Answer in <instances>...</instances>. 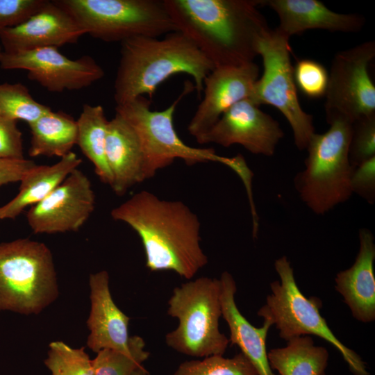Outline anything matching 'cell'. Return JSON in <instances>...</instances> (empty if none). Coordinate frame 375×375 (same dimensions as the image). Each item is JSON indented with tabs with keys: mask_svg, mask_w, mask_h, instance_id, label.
Returning <instances> with one entry per match:
<instances>
[{
	"mask_svg": "<svg viewBox=\"0 0 375 375\" xmlns=\"http://www.w3.org/2000/svg\"><path fill=\"white\" fill-rule=\"evenodd\" d=\"M112 218L140 237L151 272L172 271L191 279L208 263L201 246V223L183 201L161 199L142 190L113 208Z\"/></svg>",
	"mask_w": 375,
	"mask_h": 375,
	"instance_id": "1",
	"label": "cell"
},
{
	"mask_svg": "<svg viewBox=\"0 0 375 375\" xmlns=\"http://www.w3.org/2000/svg\"><path fill=\"white\" fill-rule=\"evenodd\" d=\"M176 31L188 37L213 65L253 62L270 29L260 0H163Z\"/></svg>",
	"mask_w": 375,
	"mask_h": 375,
	"instance_id": "2",
	"label": "cell"
},
{
	"mask_svg": "<svg viewBox=\"0 0 375 375\" xmlns=\"http://www.w3.org/2000/svg\"><path fill=\"white\" fill-rule=\"evenodd\" d=\"M120 44L114 81L116 106L144 95L152 98L161 83L179 74L193 78L200 96L205 78L215 68L197 47L178 31L162 38L134 37Z\"/></svg>",
	"mask_w": 375,
	"mask_h": 375,
	"instance_id": "3",
	"label": "cell"
},
{
	"mask_svg": "<svg viewBox=\"0 0 375 375\" xmlns=\"http://www.w3.org/2000/svg\"><path fill=\"white\" fill-rule=\"evenodd\" d=\"M192 89L188 82L177 99L160 111L152 110L150 101L144 97L116 106V113L132 126L138 137L144 158L146 180L176 159H181L188 165L207 162L222 163L238 175L245 189L250 188L253 173L242 155L222 156L213 149L190 147L178 136L174 126V111L178 103Z\"/></svg>",
	"mask_w": 375,
	"mask_h": 375,
	"instance_id": "4",
	"label": "cell"
},
{
	"mask_svg": "<svg viewBox=\"0 0 375 375\" xmlns=\"http://www.w3.org/2000/svg\"><path fill=\"white\" fill-rule=\"evenodd\" d=\"M58 294L53 255L45 244L29 238L0 243V311L38 315Z\"/></svg>",
	"mask_w": 375,
	"mask_h": 375,
	"instance_id": "5",
	"label": "cell"
},
{
	"mask_svg": "<svg viewBox=\"0 0 375 375\" xmlns=\"http://www.w3.org/2000/svg\"><path fill=\"white\" fill-rule=\"evenodd\" d=\"M323 133H314L306 149L305 168L294 179V188L304 204L323 215L353 194V167L349 158L352 124L335 122Z\"/></svg>",
	"mask_w": 375,
	"mask_h": 375,
	"instance_id": "6",
	"label": "cell"
},
{
	"mask_svg": "<svg viewBox=\"0 0 375 375\" xmlns=\"http://www.w3.org/2000/svg\"><path fill=\"white\" fill-rule=\"evenodd\" d=\"M220 281L201 276L176 287L167 314L178 320L165 342L176 351L195 358L223 356L229 339L219 329L222 317Z\"/></svg>",
	"mask_w": 375,
	"mask_h": 375,
	"instance_id": "7",
	"label": "cell"
},
{
	"mask_svg": "<svg viewBox=\"0 0 375 375\" xmlns=\"http://www.w3.org/2000/svg\"><path fill=\"white\" fill-rule=\"evenodd\" d=\"M274 268L280 281L270 283L271 293L258 315L274 325L281 338L288 341L313 335L334 346L354 375H369L365 362L358 354L339 340L320 314L322 303L317 297L306 298L295 281L290 261L285 256L276 259Z\"/></svg>",
	"mask_w": 375,
	"mask_h": 375,
	"instance_id": "8",
	"label": "cell"
},
{
	"mask_svg": "<svg viewBox=\"0 0 375 375\" xmlns=\"http://www.w3.org/2000/svg\"><path fill=\"white\" fill-rule=\"evenodd\" d=\"M85 34L107 42L176 31L162 1L53 0Z\"/></svg>",
	"mask_w": 375,
	"mask_h": 375,
	"instance_id": "9",
	"label": "cell"
},
{
	"mask_svg": "<svg viewBox=\"0 0 375 375\" xmlns=\"http://www.w3.org/2000/svg\"><path fill=\"white\" fill-rule=\"evenodd\" d=\"M290 38L277 28L269 29L260 40L258 56L263 73L255 83L251 99L255 104L271 105L289 123L299 150L306 149L315 133L313 117L301 108L293 76Z\"/></svg>",
	"mask_w": 375,
	"mask_h": 375,
	"instance_id": "10",
	"label": "cell"
},
{
	"mask_svg": "<svg viewBox=\"0 0 375 375\" xmlns=\"http://www.w3.org/2000/svg\"><path fill=\"white\" fill-rule=\"evenodd\" d=\"M375 57L374 41H366L340 51L333 58L325 94L327 123L352 124L375 114V86L369 66Z\"/></svg>",
	"mask_w": 375,
	"mask_h": 375,
	"instance_id": "11",
	"label": "cell"
},
{
	"mask_svg": "<svg viewBox=\"0 0 375 375\" xmlns=\"http://www.w3.org/2000/svg\"><path fill=\"white\" fill-rule=\"evenodd\" d=\"M0 67L5 70L23 69L30 80L51 92L78 90L101 79L103 69L90 56L73 60L57 47L2 53Z\"/></svg>",
	"mask_w": 375,
	"mask_h": 375,
	"instance_id": "12",
	"label": "cell"
},
{
	"mask_svg": "<svg viewBox=\"0 0 375 375\" xmlns=\"http://www.w3.org/2000/svg\"><path fill=\"white\" fill-rule=\"evenodd\" d=\"M95 195L89 178L78 168L45 199L27 211L35 234L78 231L94 211Z\"/></svg>",
	"mask_w": 375,
	"mask_h": 375,
	"instance_id": "13",
	"label": "cell"
},
{
	"mask_svg": "<svg viewBox=\"0 0 375 375\" xmlns=\"http://www.w3.org/2000/svg\"><path fill=\"white\" fill-rule=\"evenodd\" d=\"M283 137L279 123L245 99L226 110L197 142L224 147L240 144L253 154L272 156Z\"/></svg>",
	"mask_w": 375,
	"mask_h": 375,
	"instance_id": "14",
	"label": "cell"
},
{
	"mask_svg": "<svg viewBox=\"0 0 375 375\" xmlns=\"http://www.w3.org/2000/svg\"><path fill=\"white\" fill-rule=\"evenodd\" d=\"M258 76L254 62L215 67L203 81V97L188 124L189 133L198 140L231 106L249 99Z\"/></svg>",
	"mask_w": 375,
	"mask_h": 375,
	"instance_id": "15",
	"label": "cell"
},
{
	"mask_svg": "<svg viewBox=\"0 0 375 375\" xmlns=\"http://www.w3.org/2000/svg\"><path fill=\"white\" fill-rule=\"evenodd\" d=\"M75 20L53 1L44 6L20 24L0 31L4 53L60 47L74 44L85 35Z\"/></svg>",
	"mask_w": 375,
	"mask_h": 375,
	"instance_id": "16",
	"label": "cell"
},
{
	"mask_svg": "<svg viewBox=\"0 0 375 375\" xmlns=\"http://www.w3.org/2000/svg\"><path fill=\"white\" fill-rule=\"evenodd\" d=\"M106 270L91 274L89 278L90 311L86 324L90 331L87 347L97 353L104 349L131 353L128 324L130 317L115 303Z\"/></svg>",
	"mask_w": 375,
	"mask_h": 375,
	"instance_id": "17",
	"label": "cell"
},
{
	"mask_svg": "<svg viewBox=\"0 0 375 375\" xmlns=\"http://www.w3.org/2000/svg\"><path fill=\"white\" fill-rule=\"evenodd\" d=\"M260 6H267L276 13V28L289 38L310 29L357 33L365 24L361 15L333 12L318 0H260Z\"/></svg>",
	"mask_w": 375,
	"mask_h": 375,
	"instance_id": "18",
	"label": "cell"
},
{
	"mask_svg": "<svg viewBox=\"0 0 375 375\" xmlns=\"http://www.w3.org/2000/svg\"><path fill=\"white\" fill-rule=\"evenodd\" d=\"M359 244L353 264L337 274L335 289L343 297L353 317L369 323L375 319V244L369 230L360 229Z\"/></svg>",
	"mask_w": 375,
	"mask_h": 375,
	"instance_id": "19",
	"label": "cell"
},
{
	"mask_svg": "<svg viewBox=\"0 0 375 375\" xmlns=\"http://www.w3.org/2000/svg\"><path fill=\"white\" fill-rule=\"evenodd\" d=\"M110 187L122 196L134 185L146 180L144 158L138 137L119 114L109 120L106 144Z\"/></svg>",
	"mask_w": 375,
	"mask_h": 375,
	"instance_id": "20",
	"label": "cell"
},
{
	"mask_svg": "<svg viewBox=\"0 0 375 375\" xmlns=\"http://www.w3.org/2000/svg\"><path fill=\"white\" fill-rule=\"evenodd\" d=\"M219 279L222 317L229 328V342L240 349L258 375H278L270 367L266 349L267 333L272 325L264 320L262 326L257 328L253 326L236 305L235 295L237 287L233 276L228 272H224Z\"/></svg>",
	"mask_w": 375,
	"mask_h": 375,
	"instance_id": "21",
	"label": "cell"
},
{
	"mask_svg": "<svg viewBox=\"0 0 375 375\" xmlns=\"http://www.w3.org/2000/svg\"><path fill=\"white\" fill-rule=\"evenodd\" d=\"M81 162V159L71 151L51 165H36L20 181L17 194L0 207V220L15 219L26 208L42 201Z\"/></svg>",
	"mask_w": 375,
	"mask_h": 375,
	"instance_id": "22",
	"label": "cell"
},
{
	"mask_svg": "<svg viewBox=\"0 0 375 375\" xmlns=\"http://www.w3.org/2000/svg\"><path fill=\"white\" fill-rule=\"evenodd\" d=\"M31 132L28 155L63 156L76 144L77 124L71 115L51 110L28 124Z\"/></svg>",
	"mask_w": 375,
	"mask_h": 375,
	"instance_id": "23",
	"label": "cell"
},
{
	"mask_svg": "<svg viewBox=\"0 0 375 375\" xmlns=\"http://www.w3.org/2000/svg\"><path fill=\"white\" fill-rule=\"evenodd\" d=\"M287 342L285 347L267 352L270 367L278 375H325L329 357L325 347L315 345L308 335Z\"/></svg>",
	"mask_w": 375,
	"mask_h": 375,
	"instance_id": "24",
	"label": "cell"
},
{
	"mask_svg": "<svg viewBox=\"0 0 375 375\" xmlns=\"http://www.w3.org/2000/svg\"><path fill=\"white\" fill-rule=\"evenodd\" d=\"M108 122L101 106L85 104L76 120V144L93 164L101 182L110 185L111 174L106 158Z\"/></svg>",
	"mask_w": 375,
	"mask_h": 375,
	"instance_id": "25",
	"label": "cell"
},
{
	"mask_svg": "<svg viewBox=\"0 0 375 375\" xmlns=\"http://www.w3.org/2000/svg\"><path fill=\"white\" fill-rule=\"evenodd\" d=\"M131 353L104 349L100 350L92 360L94 375H131L149 357L145 350V342L139 335L129 338Z\"/></svg>",
	"mask_w": 375,
	"mask_h": 375,
	"instance_id": "26",
	"label": "cell"
},
{
	"mask_svg": "<svg viewBox=\"0 0 375 375\" xmlns=\"http://www.w3.org/2000/svg\"><path fill=\"white\" fill-rule=\"evenodd\" d=\"M51 109L35 101L26 85L0 83V114L30 124Z\"/></svg>",
	"mask_w": 375,
	"mask_h": 375,
	"instance_id": "27",
	"label": "cell"
},
{
	"mask_svg": "<svg viewBox=\"0 0 375 375\" xmlns=\"http://www.w3.org/2000/svg\"><path fill=\"white\" fill-rule=\"evenodd\" d=\"M174 375H258L248 358L239 353L232 358L215 355L181 363Z\"/></svg>",
	"mask_w": 375,
	"mask_h": 375,
	"instance_id": "28",
	"label": "cell"
},
{
	"mask_svg": "<svg viewBox=\"0 0 375 375\" xmlns=\"http://www.w3.org/2000/svg\"><path fill=\"white\" fill-rule=\"evenodd\" d=\"M44 363L51 375H94L85 348H73L62 341L49 344Z\"/></svg>",
	"mask_w": 375,
	"mask_h": 375,
	"instance_id": "29",
	"label": "cell"
},
{
	"mask_svg": "<svg viewBox=\"0 0 375 375\" xmlns=\"http://www.w3.org/2000/svg\"><path fill=\"white\" fill-rule=\"evenodd\" d=\"M293 76L297 89L306 97L319 99L325 96L328 72L320 62L312 59H301L293 67Z\"/></svg>",
	"mask_w": 375,
	"mask_h": 375,
	"instance_id": "30",
	"label": "cell"
},
{
	"mask_svg": "<svg viewBox=\"0 0 375 375\" xmlns=\"http://www.w3.org/2000/svg\"><path fill=\"white\" fill-rule=\"evenodd\" d=\"M375 156V114L352 124L349 158L353 167Z\"/></svg>",
	"mask_w": 375,
	"mask_h": 375,
	"instance_id": "31",
	"label": "cell"
},
{
	"mask_svg": "<svg viewBox=\"0 0 375 375\" xmlns=\"http://www.w3.org/2000/svg\"><path fill=\"white\" fill-rule=\"evenodd\" d=\"M47 0H0V31L16 26L38 11Z\"/></svg>",
	"mask_w": 375,
	"mask_h": 375,
	"instance_id": "32",
	"label": "cell"
},
{
	"mask_svg": "<svg viewBox=\"0 0 375 375\" xmlns=\"http://www.w3.org/2000/svg\"><path fill=\"white\" fill-rule=\"evenodd\" d=\"M17 121L0 114V158L23 160L22 134Z\"/></svg>",
	"mask_w": 375,
	"mask_h": 375,
	"instance_id": "33",
	"label": "cell"
},
{
	"mask_svg": "<svg viewBox=\"0 0 375 375\" xmlns=\"http://www.w3.org/2000/svg\"><path fill=\"white\" fill-rule=\"evenodd\" d=\"M351 188L355 193L373 204L375 201V156L354 167Z\"/></svg>",
	"mask_w": 375,
	"mask_h": 375,
	"instance_id": "34",
	"label": "cell"
},
{
	"mask_svg": "<svg viewBox=\"0 0 375 375\" xmlns=\"http://www.w3.org/2000/svg\"><path fill=\"white\" fill-rule=\"evenodd\" d=\"M36 165L28 159L8 160L0 158V186L20 181Z\"/></svg>",
	"mask_w": 375,
	"mask_h": 375,
	"instance_id": "35",
	"label": "cell"
},
{
	"mask_svg": "<svg viewBox=\"0 0 375 375\" xmlns=\"http://www.w3.org/2000/svg\"><path fill=\"white\" fill-rule=\"evenodd\" d=\"M131 375H149V373L142 365L136 369Z\"/></svg>",
	"mask_w": 375,
	"mask_h": 375,
	"instance_id": "36",
	"label": "cell"
},
{
	"mask_svg": "<svg viewBox=\"0 0 375 375\" xmlns=\"http://www.w3.org/2000/svg\"><path fill=\"white\" fill-rule=\"evenodd\" d=\"M2 53H3L2 47L0 46V58L2 55Z\"/></svg>",
	"mask_w": 375,
	"mask_h": 375,
	"instance_id": "37",
	"label": "cell"
}]
</instances>
